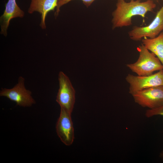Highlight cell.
Returning a JSON list of instances; mask_svg holds the SVG:
<instances>
[{"label": "cell", "instance_id": "obj_13", "mask_svg": "<svg viewBox=\"0 0 163 163\" xmlns=\"http://www.w3.org/2000/svg\"><path fill=\"white\" fill-rule=\"evenodd\" d=\"M145 115L148 118L157 115L163 117V106L155 109L147 110L145 111Z\"/></svg>", "mask_w": 163, "mask_h": 163}, {"label": "cell", "instance_id": "obj_6", "mask_svg": "<svg viewBox=\"0 0 163 163\" xmlns=\"http://www.w3.org/2000/svg\"><path fill=\"white\" fill-rule=\"evenodd\" d=\"M59 88L56 101L61 108L72 113L75 102V91L68 77L62 72L59 74Z\"/></svg>", "mask_w": 163, "mask_h": 163}, {"label": "cell", "instance_id": "obj_8", "mask_svg": "<svg viewBox=\"0 0 163 163\" xmlns=\"http://www.w3.org/2000/svg\"><path fill=\"white\" fill-rule=\"evenodd\" d=\"M71 114V113L61 108L60 116L56 126L57 135L62 142L66 145L72 144L74 138Z\"/></svg>", "mask_w": 163, "mask_h": 163}, {"label": "cell", "instance_id": "obj_14", "mask_svg": "<svg viewBox=\"0 0 163 163\" xmlns=\"http://www.w3.org/2000/svg\"><path fill=\"white\" fill-rule=\"evenodd\" d=\"M159 156L161 159L163 161V151H162L160 153Z\"/></svg>", "mask_w": 163, "mask_h": 163}, {"label": "cell", "instance_id": "obj_5", "mask_svg": "<svg viewBox=\"0 0 163 163\" xmlns=\"http://www.w3.org/2000/svg\"><path fill=\"white\" fill-rule=\"evenodd\" d=\"M135 102L150 109L163 106V86L148 88L136 92L132 95Z\"/></svg>", "mask_w": 163, "mask_h": 163}, {"label": "cell", "instance_id": "obj_1", "mask_svg": "<svg viewBox=\"0 0 163 163\" xmlns=\"http://www.w3.org/2000/svg\"><path fill=\"white\" fill-rule=\"evenodd\" d=\"M116 6L112 14L113 29L131 26L133 16H139L145 18L148 12L153 11L156 5L152 0L143 2L140 0H131L128 2L124 0H118Z\"/></svg>", "mask_w": 163, "mask_h": 163}, {"label": "cell", "instance_id": "obj_15", "mask_svg": "<svg viewBox=\"0 0 163 163\" xmlns=\"http://www.w3.org/2000/svg\"></svg>", "mask_w": 163, "mask_h": 163}, {"label": "cell", "instance_id": "obj_7", "mask_svg": "<svg viewBox=\"0 0 163 163\" xmlns=\"http://www.w3.org/2000/svg\"><path fill=\"white\" fill-rule=\"evenodd\" d=\"M24 82V78L20 76L18 83L13 88H2L0 96L6 97L20 106H31L35 104V101L31 96V91L25 88Z\"/></svg>", "mask_w": 163, "mask_h": 163}, {"label": "cell", "instance_id": "obj_4", "mask_svg": "<svg viewBox=\"0 0 163 163\" xmlns=\"http://www.w3.org/2000/svg\"><path fill=\"white\" fill-rule=\"evenodd\" d=\"M125 79L129 85V93L132 95L148 88L163 86V69L148 75L136 76L128 74Z\"/></svg>", "mask_w": 163, "mask_h": 163}, {"label": "cell", "instance_id": "obj_12", "mask_svg": "<svg viewBox=\"0 0 163 163\" xmlns=\"http://www.w3.org/2000/svg\"><path fill=\"white\" fill-rule=\"evenodd\" d=\"M72 0H58L55 16H57L59 11L60 7L63 5ZM83 4L87 7L89 6L95 0H81Z\"/></svg>", "mask_w": 163, "mask_h": 163}, {"label": "cell", "instance_id": "obj_11", "mask_svg": "<svg viewBox=\"0 0 163 163\" xmlns=\"http://www.w3.org/2000/svg\"><path fill=\"white\" fill-rule=\"evenodd\" d=\"M142 44L159 59L163 65V31L153 38L145 37Z\"/></svg>", "mask_w": 163, "mask_h": 163}, {"label": "cell", "instance_id": "obj_3", "mask_svg": "<svg viewBox=\"0 0 163 163\" xmlns=\"http://www.w3.org/2000/svg\"><path fill=\"white\" fill-rule=\"evenodd\" d=\"M163 31V5L149 24L144 27L135 26L128 34L131 39L138 41L141 40L143 38H155Z\"/></svg>", "mask_w": 163, "mask_h": 163}, {"label": "cell", "instance_id": "obj_9", "mask_svg": "<svg viewBox=\"0 0 163 163\" xmlns=\"http://www.w3.org/2000/svg\"><path fill=\"white\" fill-rule=\"evenodd\" d=\"M5 6L4 13L0 18V21L1 34L6 36L10 21L15 18L23 17L24 12L17 5L16 0H8Z\"/></svg>", "mask_w": 163, "mask_h": 163}, {"label": "cell", "instance_id": "obj_10", "mask_svg": "<svg viewBox=\"0 0 163 163\" xmlns=\"http://www.w3.org/2000/svg\"><path fill=\"white\" fill-rule=\"evenodd\" d=\"M28 12L32 14L34 11H37L41 14V21L40 26L43 29L46 28V17L48 13L54 11L57 5L58 0H31Z\"/></svg>", "mask_w": 163, "mask_h": 163}, {"label": "cell", "instance_id": "obj_2", "mask_svg": "<svg viewBox=\"0 0 163 163\" xmlns=\"http://www.w3.org/2000/svg\"><path fill=\"white\" fill-rule=\"evenodd\" d=\"M139 56L136 62L126 65L127 67L138 75H148L154 72L163 69L159 59L142 43L137 47Z\"/></svg>", "mask_w": 163, "mask_h": 163}]
</instances>
